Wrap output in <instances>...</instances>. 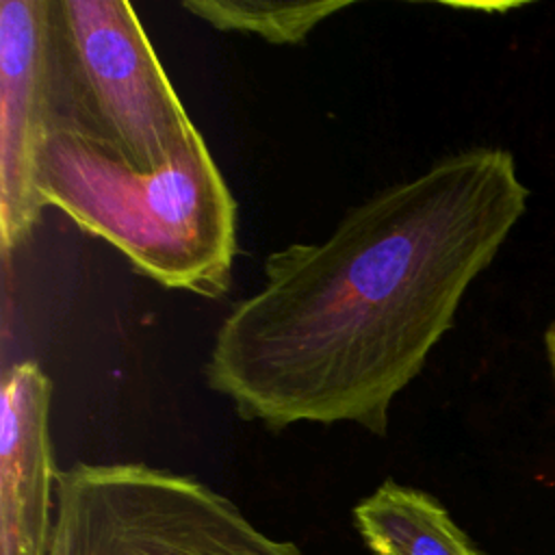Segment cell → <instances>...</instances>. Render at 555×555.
Wrapping results in <instances>:
<instances>
[{
    "label": "cell",
    "instance_id": "1",
    "mask_svg": "<svg viewBox=\"0 0 555 555\" xmlns=\"http://www.w3.org/2000/svg\"><path fill=\"white\" fill-rule=\"evenodd\" d=\"M527 199L507 150L468 147L356 204L327 238L269 254L262 286L215 332L208 388L271 431L356 423L386 436L392 399Z\"/></svg>",
    "mask_w": 555,
    "mask_h": 555
},
{
    "label": "cell",
    "instance_id": "2",
    "mask_svg": "<svg viewBox=\"0 0 555 555\" xmlns=\"http://www.w3.org/2000/svg\"><path fill=\"white\" fill-rule=\"evenodd\" d=\"M37 186L59 208L165 288L221 299L232 286L236 199L199 130L160 167L139 169L98 139L54 128Z\"/></svg>",
    "mask_w": 555,
    "mask_h": 555
},
{
    "label": "cell",
    "instance_id": "3",
    "mask_svg": "<svg viewBox=\"0 0 555 555\" xmlns=\"http://www.w3.org/2000/svg\"><path fill=\"white\" fill-rule=\"evenodd\" d=\"M67 124L139 169L165 165L197 130L126 0H52Z\"/></svg>",
    "mask_w": 555,
    "mask_h": 555
},
{
    "label": "cell",
    "instance_id": "4",
    "mask_svg": "<svg viewBox=\"0 0 555 555\" xmlns=\"http://www.w3.org/2000/svg\"><path fill=\"white\" fill-rule=\"evenodd\" d=\"M67 124L52 0L0 2V243L17 251L41 221L39 154Z\"/></svg>",
    "mask_w": 555,
    "mask_h": 555
},
{
    "label": "cell",
    "instance_id": "5",
    "mask_svg": "<svg viewBox=\"0 0 555 555\" xmlns=\"http://www.w3.org/2000/svg\"><path fill=\"white\" fill-rule=\"evenodd\" d=\"M52 382L33 362H15L0 379V551L48 555L59 468L50 438Z\"/></svg>",
    "mask_w": 555,
    "mask_h": 555
},
{
    "label": "cell",
    "instance_id": "6",
    "mask_svg": "<svg viewBox=\"0 0 555 555\" xmlns=\"http://www.w3.org/2000/svg\"><path fill=\"white\" fill-rule=\"evenodd\" d=\"M126 464L143 555H301L293 542L264 535L195 477Z\"/></svg>",
    "mask_w": 555,
    "mask_h": 555
},
{
    "label": "cell",
    "instance_id": "7",
    "mask_svg": "<svg viewBox=\"0 0 555 555\" xmlns=\"http://www.w3.org/2000/svg\"><path fill=\"white\" fill-rule=\"evenodd\" d=\"M48 555H143L126 462L59 473Z\"/></svg>",
    "mask_w": 555,
    "mask_h": 555
},
{
    "label": "cell",
    "instance_id": "8",
    "mask_svg": "<svg viewBox=\"0 0 555 555\" xmlns=\"http://www.w3.org/2000/svg\"><path fill=\"white\" fill-rule=\"evenodd\" d=\"M353 522L375 555H481L436 496L395 479L353 507Z\"/></svg>",
    "mask_w": 555,
    "mask_h": 555
},
{
    "label": "cell",
    "instance_id": "9",
    "mask_svg": "<svg viewBox=\"0 0 555 555\" xmlns=\"http://www.w3.org/2000/svg\"><path fill=\"white\" fill-rule=\"evenodd\" d=\"M349 2H267V0H184L182 9L223 33L256 35L269 43H301L323 20Z\"/></svg>",
    "mask_w": 555,
    "mask_h": 555
},
{
    "label": "cell",
    "instance_id": "10",
    "mask_svg": "<svg viewBox=\"0 0 555 555\" xmlns=\"http://www.w3.org/2000/svg\"><path fill=\"white\" fill-rule=\"evenodd\" d=\"M544 349H546V358H548V369L553 375V384H555V319L553 323L546 327L544 332Z\"/></svg>",
    "mask_w": 555,
    "mask_h": 555
}]
</instances>
